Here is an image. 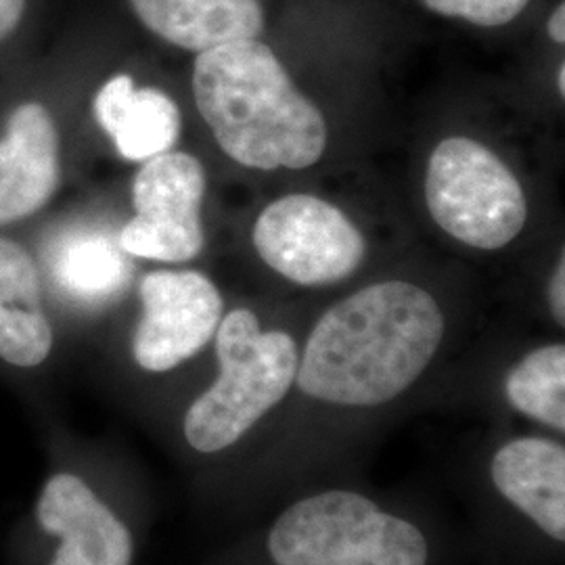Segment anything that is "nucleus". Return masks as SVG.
I'll return each instance as SVG.
<instances>
[{
  "mask_svg": "<svg viewBox=\"0 0 565 565\" xmlns=\"http://www.w3.org/2000/svg\"><path fill=\"white\" fill-rule=\"evenodd\" d=\"M507 401L520 413L565 429V348L553 343L530 352L507 375Z\"/></svg>",
  "mask_w": 565,
  "mask_h": 565,
  "instance_id": "nucleus-16",
  "label": "nucleus"
},
{
  "mask_svg": "<svg viewBox=\"0 0 565 565\" xmlns=\"http://www.w3.org/2000/svg\"><path fill=\"white\" fill-rule=\"evenodd\" d=\"M193 95L221 149L242 166L303 170L323 156L321 109L263 42H228L200 53Z\"/></svg>",
  "mask_w": 565,
  "mask_h": 565,
  "instance_id": "nucleus-2",
  "label": "nucleus"
},
{
  "mask_svg": "<svg viewBox=\"0 0 565 565\" xmlns=\"http://www.w3.org/2000/svg\"><path fill=\"white\" fill-rule=\"evenodd\" d=\"M120 243L102 231H72L49 249V273L70 300L102 303L114 298L128 279Z\"/></svg>",
  "mask_w": 565,
  "mask_h": 565,
  "instance_id": "nucleus-15",
  "label": "nucleus"
},
{
  "mask_svg": "<svg viewBox=\"0 0 565 565\" xmlns=\"http://www.w3.org/2000/svg\"><path fill=\"white\" fill-rule=\"evenodd\" d=\"M51 348L53 329L42 308L36 264L21 245L0 237V359L36 366Z\"/></svg>",
  "mask_w": 565,
  "mask_h": 565,
  "instance_id": "nucleus-14",
  "label": "nucleus"
},
{
  "mask_svg": "<svg viewBox=\"0 0 565 565\" xmlns=\"http://www.w3.org/2000/svg\"><path fill=\"white\" fill-rule=\"evenodd\" d=\"M557 86H559V95L565 97V63H562L557 70Z\"/></svg>",
  "mask_w": 565,
  "mask_h": 565,
  "instance_id": "nucleus-21",
  "label": "nucleus"
},
{
  "mask_svg": "<svg viewBox=\"0 0 565 565\" xmlns=\"http://www.w3.org/2000/svg\"><path fill=\"white\" fill-rule=\"evenodd\" d=\"M60 182V135L41 103H23L0 139V224L15 223L49 202Z\"/></svg>",
  "mask_w": 565,
  "mask_h": 565,
  "instance_id": "nucleus-10",
  "label": "nucleus"
},
{
  "mask_svg": "<svg viewBox=\"0 0 565 565\" xmlns=\"http://www.w3.org/2000/svg\"><path fill=\"white\" fill-rule=\"evenodd\" d=\"M548 36L553 39V42L557 44H564L565 42V4L559 2L557 9L553 11L551 20H548Z\"/></svg>",
  "mask_w": 565,
  "mask_h": 565,
  "instance_id": "nucleus-20",
  "label": "nucleus"
},
{
  "mask_svg": "<svg viewBox=\"0 0 565 565\" xmlns=\"http://www.w3.org/2000/svg\"><path fill=\"white\" fill-rule=\"evenodd\" d=\"M548 300H551V310H553V317L559 324L565 323V260L562 256V260L557 264L555 273H553V279H551V289H548Z\"/></svg>",
  "mask_w": 565,
  "mask_h": 565,
  "instance_id": "nucleus-18",
  "label": "nucleus"
},
{
  "mask_svg": "<svg viewBox=\"0 0 565 565\" xmlns=\"http://www.w3.org/2000/svg\"><path fill=\"white\" fill-rule=\"evenodd\" d=\"M425 200L431 218L457 242L501 249L524 228L527 203L513 172L482 142L450 137L434 149Z\"/></svg>",
  "mask_w": 565,
  "mask_h": 565,
  "instance_id": "nucleus-5",
  "label": "nucleus"
},
{
  "mask_svg": "<svg viewBox=\"0 0 565 565\" xmlns=\"http://www.w3.org/2000/svg\"><path fill=\"white\" fill-rule=\"evenodd\" d=\"M39 522L60 536L51 565H130L132 536L118 515L72 473L53 476L39 499Z\"/></svg>",
  "mask_w": 565,
  "mask_h": 565,
  "instance_id": "nucleus-9",
  "label": "nucleus"
},
{
  "mask_svg": "<svg viewBox=\"0 0 565 565\" xmlns=\"http://www.w3.org/2000/svg\"><path fill=\"white\" fill-rule=\"evenodd\" d=\"M132 7L160 39L195 53L263 34L260 0H132Z\"/></svg>",
  "mask_w": 565,
  "mask_h": 565,
  "instance_id": "nucleus-12",
  "label": "nucleus"
},
{
  "mask_svg": "<svg viewBox=\"0 0 565 565\" xmlns=\"http://www.w3.org/2000/svg\"><path fill=\"white\" fill-rule=\"evenodd\" d=\"M277 565H425L417 525L356 492H323L289 507L268 534Z\"/></svg>",
  "mask_w": 565,
  "mask_h": 565,
  "instance_id": "nucleus-4",
  "label": "nucleus"
},
{
  "mask_svg": "<svg viewBox=\"0 0 565 565\" xmlns=\"http://www.w3.org/2000/svg\"><path fill=\"white\" fill-rule=\"evenodd\" d=\"M492 482L555 541L565 539V450L545 438L503 446L490 465Z\"/></svg>",
  "mask_w": 565,
  "mask_h": 565,
  "instance_id": "nucleus-11",
  "label": "nucleus"
},
{
  "mask_svg": "<svg viewBox=\"0 0 565 565\" xmlns=\"http://www.w3.org/2000/svg\"><path fill=\"white\" fill-rule=\"evenodd\" d=\"M252 237L264 263L300 285L342 281L361 266L366 249L342 210L303 193L270 203Z\"/></svg>",
  "mask_w": 565,
  "mask_h": 565,
  "instance_id": "nucleus-6",
  "label": "nucleus"
},
{
  "mask_svg": "<svg viewBox=\"0 0 565 565\" xmlns=\"http://www.w3.org/2000/svg\"><path fill=\"white\" fill-rule=\"evenodd\" d=\"M25 0H0V41H4L21 21Z\"/></svg>",
  "mask_w": 565,
  "mask_h": 565,
  "instance_id": "nucleus-19",
  "label": "nucleus"
},
{
  "mask_svg": "<svg viewBox=\"0 0 565 565\" xmlns=\"http://www.w3.org/2000/svg\"><path fill=\"white\" fill-rule=\"evenodd\" d=\"M221 375L189 406L184 438L200 452H218L281 403L298 373V348L282 331H266L239 308L216 329Z\"/></svg>",
  "mask_w": 565,
  "mask_h": 565,
  "instance_id": "nucleus-3",
  "label": "nucleus"
},
{
  "mask_svg": "<svg viewBox=\"0 0 565 565\" xmlns=\"http://www.w3.org/2000/svg\"><path fill=\"white\" fill-rule=\"evenodd\" d=\"M425 7L445 18H461L482 28L515 20L530 0H424Z\"/></svg>",
  "mask_w": 565,
  "mask_h": 565,
  "instance_id": "nucleus-17",
  "label": "nucleus"
},
{
  "mask_svg": "<svg viewBox=\"0 0 565 565\" xmlns=\"http://www.w3.org/2000/svg\"><path fill=\"white\" fill-rule=\"evenodd\" d=\"M95 116L128 162L168 153L181 135L177 103L158 88H137L126 74L111 78L97 93Z\"/></svg>",
  "mask_w": 565,
  "mask_h": 565,
  "instance_id": "nucleus-13",
  "label": "nucleus"
},
{
  "mask_svg": "<svg viewBox=\"0 0 565 565\" xmlns=\"http://www.w3.org/2000/svg\"><path fill=\"white\" fill-rule=\"evenodd\" d=\"M443 335V310L422 287L369 285L324 312L306 343L296 382L323 403H390L417 382Z\"/></svg>",
  "mask_w": 565,
  "mask_h": 565,
  "instance_id": "nucleus-1",
  "label": "nucleus"
},
{
  "mask_svg": "<svg viewBox=\"0 0 565 565\" xmlns=\"http://www.w3.org/2000/svg\"><path fill=\"white\" fill-rule=\"evenodd\" d=\"M205 172L189 153H162L142 163L135 184V218L121 228L120 247L137 258L186 263L203 249Z\"/></svg>",
  "mask_w": 565,
  "mask_h": 565,
  "instance_id": "nucleus-7",
  "label": "nucleus"
},
{
  "mask_svg": "<svg viewBox=\"0 0 565 565\" xmlns=\"http://www.w3.org/2000/svg\"><path fill=\"white\" fill-rule=\"evenodd\" d=\"M142 319L135 333V361L163 373L189 361L221 324L223 298L216 285L193 270H158L141 282Z\"/></svg>",
  "mask_w": 565,
  "mask_h": 565,
  "instance_id": "nucleus-8",
  "label": "nucleus"
}]
</instances>
